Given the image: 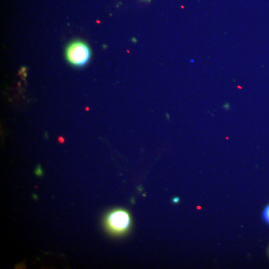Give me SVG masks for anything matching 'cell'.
Returning a JSON list of instances; mask_svg holds the SVG:
<instances>
[{
  "mask_svg": "<svg viewBox=\"0 0 269 269\" xmlns=\"http://www.w3.org/2000/svg\"><path fill=\"white\" fill-rule=\"evenodd\" d=\"M66 56L68 61L77 66H83L87 64L91 57V50L84 42L75 41L67 47Z\"/></svg>",
  "mask_w": 269,
  "mask_h": 269,
  "instance_id": "6da1fadb",
  "label": "cell"
},
{
  "mask_svg": "<svg viewBox=\"0 0 269 269\" xmlns=\"http://www.w3.org/2000/svg\"><path fill=\"white\" fill-rule=\"evenodd\" d=\"M179 201L178 198H175L173 199V201L174 203H177Z\"/></svg>",
  "mask_w": 269,
  "mask_h": 269,
  "instance_id": "277c9868",
  "label": "cell"
},
{
  "mask_svg": "<svg viewBox=\"0 0 269 269\" xmlns=\"http://www.w3.org/2000/svg\"><path fill=\"white\" fill-rule=\"evenodd\" d=\"M263 218L266 223L269 224V205L264 209L263 212Z\"/></svg>",
  "mask_w": 269,
  "mask_h": 269,
  "instance_id": "3957f363",
  "label": "cell"
},
{
  "mask_svg": "<svg viewBox=\"0 0 269 269\" xmlns=\"http://www.w3.org/2000/svg\"><path fill=\"white\" fill-rule=\"evenodd\" d=\"M131 218L125 210L119 209L111 212L107 217L106 225L109 230L115 234H122L129 228Z\"/></svg>",
  "mask_w": 269,
  "mask_h": 269,
  "instance_id": "7a4b0ae2",
  "label": "cell"
},
{
  "mask_svg": "<svg viewBox=\"0 0 269 269\" xmlns=\"http://www.w3.org/2000/svg\"></svg>",
  "mask_w": 269,
  "mask_h": 269,
  "instance_id": "5b68a950",
  "label": "cell"
}]
</instances>
